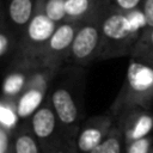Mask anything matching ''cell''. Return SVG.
<instances>
[{"label":"cell","instance_id":"4","mask_svg":"<svg viewBox=\"0 0 153 153\" xmlns=\"http://www.w3.org/2000/svg\"><path fill=\"white\" fill-rule=\"evenodd\" d=\"M110 0L98 7L92 14L81 20L80 26L74 37L71 56L67 66L85 67L97 61L102 43L103 19L109 7Z\"/></svg>","mask_w":153,"mask_h":153},{"label":"cell","instance_id":"21","mask_svg":"<svg viewBox=\"0 0 153 153\" xmlns=\"http://www.w3.org/2000/svg\"><path fill=\"white\" fill-rule=\"evenodd\" d=\"M11 133L10 129L1 124L0 127V153H10Z\"/></svg>","mask_w":153,"mask_h":153},{"label":"cell","instance_id":"17","mask_svg":"<svg viewBox=\"0 0 153 153\" xmlns=\"http://www.w3.org/2000/svg\"><path fill=\"white\" fill-rule=\"evenodd\" d=\"M13 151L14 153H39L37 139L31 129H18L14 135Z\"/></svg>","mask_w":153,"mask_h":153},{"label":"cell","instance_id":"22","mask_svg":"<svg viewBox=\"0 0 153 153\" xmlns=\"http://www.w3.org/2000/svg\"><path fill=\"white\" fill-rule=\"evenodd\" d=\"M146 27H153V0H143L141 5Z\"/></svg>","mask_w":153,"mask_h":153},{"label":"cell","instance_id":"24","mask_svg":"<svg viewBox=\"0 0 153 153\" xmlns=\"http://www.w3.org/2000/svg\"><path fill=\"white\" fill-rule=\"evenodd\" d=\"M151 153H153V148H152V151H151Z\"/></svg>","mask_w":153,"mask_h":153},{"label":"cell","instance_id":"10","mask_svg":"<svg viewBox=\"0 0 153 153\" xmlns=\"http://www.w3.org/2000/svg\"><path fill=\"white\" fill-rule=\"evenodd\" d=\"M42 65L30 61H14L6 67L2 81V99L16 102L27 86L32 74Z\"/></svg>","mask_w":153,"mask_h":153},{"label":"cell","instance_id":"2","mask_svg":"<svg viewBox=\"0 0 153 153\" xmlns=\"http://www.w3.org/2000/svg\"><path fill=\"white\" fill-rule=\"evenodd\" d=\"M134 108L153 109V66L129 57L122 87L109 111L116 120L121 114Z\"/></svg>","mask_w":153,"mask_h":153},{"label":"cell","instance_id":"23","mask_svg":"<svg viewBox=\"0 0 153 153\" xmlns=\"http://www.w3.org/2000/svg\"><path fill=\"white\" fill-rule=\"evenodd\" d=\"M54 153H67V152H65V151H56V152H54Z\"/></svg>","mask_w":153,"mask_h":153},{"label":"cell","instance_id":"5","mask_svg":"<svg viewBox=\"0 0 153 153\" xmlns=\"http://www.w3.org/2000/svg\"><path fill=\"white\" fill-rule=\"evenodd\" d=\"M57 25L59 24L48 18L37 5L35 16L19 38L18 51L14 61H30L39 63L42 53Z\"/></svg>","mask_w":153,"mask_h":153},{"label":"cell","instance_id":"13","mask_svg":"<svg viewBox=\"0 0 153 153\" xmlns=\"http://www.w3.org/2000/svg\"><path fill=\"white\" fill-rule=\"evenodd\" d=\"M19 37L11 29L6 22L5 16L1 13V25H0V57L2 62L8 66L16 60L18 51Z\"/></svg>","mask_w":153,"mask_h":153},{"label":"cell","instance_id":"11","mask_svg":"<svg viewBox=\"0 0 153 153\" xmlns=\"http://www.w3.org/2000/svg\"><path fill=\"white\" fill-rule=\"evenodd\" d=\"M36 7L37 0H5L1 13L19 38L35 16Z\"/></svg>","mask_w":153,"mask_h":153},{"label":"cell","instance_id":"9","mask_svg":"<svg viewBox=\"0 0 153 153\" xmlns=\"http://www.w3.org/2000/svg\"><path fill=\"white\" fill-rule=\"evenodd\" d=\"M115 124V118L108 111L106 114L88 118L78 130L75 143L81 153H90L109 134Z\"/></svg>","mask_w":153,"mask_h":153},{"label":"cell","instance_id":"12","mask_svg":"<svg viewBox=\"0 0 153 153\" xmlns=\"http://www.w3.org/2000/svg\"><path fill=\"white\" fill-rule=\"evenodd\" d=\"M60 126L56 112L47 96L43 104L30 118V129L37 140L44 142L50 140Z\"/></svg>","mask_w":153,"mask_h":153},{"label":"cell","instance_id":"3","mask_svg":"<svg viewBox=\"0 0 153 153\" xmlns=\"http://www.w3.org/2000/svg\"><path fill=\"white\" fill-rule=\"evenodd\" d=\"M73 67V69H68V66L63 67L59 72L61 78L57 80L56 75L48 92L60 127L66 130H78V122L80 118V104L78 99L82 92L84 73L80 75L78 74L82 67Z\"/></svg>","mask_w":153,"mask_h":153},{"label":"cell","instance_id":"16","mask_svg":"<svg viewBox=\"0 0 153 153\" xmlns=\"http://www.w3.org/2000/svg\"><path fill=\"white\" fill-rule=\"evenodd\" d=\"M124 145V137L121 128L115 122L106 137L90 153H122V146Z\"/></svg>","mask_w":153,"mask_h":153},{"label":"cell","instance_id":"14","mask_svg":"<svg viewBox=\"0 0 153 153\" xmlns=\"http://www.w3.org/2000/svg\"><path fill=\"white\" fill-rule=\"evenodd\" d=\"M106 1L109 0H65L67 19L73 22L84 20Z\"/></svg>","mask_w":153,"mask_h":153},{"label":"cell","instance_id":"8","mask_svg":"<svg viewBox=\"0 0 153 153\" xmlns=\"http://www.w3.org/2000/svg\"><path fill=\"white\" fill-rule=\"evenodd\" d=\"M115 122L123 133L124 146L153 134V109L134 108L121 114Z\"/></svg>","mask_w":153,"mask_h":153},{"label":"cell","instance_id":"6","mask_svg":"<svg viewBox=\"0 0 153 153\" xmlns=\"http://www.w3.org/2000/svg\"><path fill=\"white\" fill-rule=\"evenodd\" d=\"M57 73V71L43 66L35 71L27 86L16 100V112L18 120L25 121L31 118V116L45 100Z\"/></svg>","mask_w":153,"mask_h":153},{"label":"cell","instance_id":"19","mask_svg":"<svg viewBox=\"0 0 153 153\" xmlns=\"http://www.w3.org/2000/svg\"><path fill=\"white\" fill-rule=\"evenodd\" d=\"M152 148H153V134L127 145L126 153H151Z\"/></svg>","mask_w":153,"mask_h":153},{"label":"cell","instance_id":"1","mask_svg":"<svg viewBox=\"0 0 153 153\" xmlns=\"http://www.w3.org/2000/svg\"><path fill=\"white\" fill-rule=\"evenodd\" d=\"M146 27L141 8L126 12L111 2L102 25V43L97 61L130 56L134 45Z\"/></svg>","mask_w":153,"mask_h":153},{"label":"cell","instance_id":"20","mask_svg":"<svg viewBox=\"0 0 153 153\" xmlns=\"http://www.w3.org/2000/svg\"><path fill=\"white\" fill-rule=\"evenodd\" d=\"M143 0H110V2L117 7L118 10L130 12V11H136L141 8Z\"/></svg>","mask_w":153,"mask_h":153},{"label":"cell","instance_id":"15","mask_svg":"<svg viewBox=\"0 0 153 153\" xmlns=\"http://www.w3.org/2000/svg\"><path fill=\"white\" fill-rule=\"evenodd\" d=\"M129 57H135L153 66V27H145Z\"/></svg>","mask_w":153,"mask_h":153},{"label":"cell","instance_id":"18","mask_svg":"<svg viewBox=\"0 0 153 153\" xmlns=\"http://www.w3.org/2000/svg\"><path fill=\"white\" fill-rule=\"evenodd\" d=\"M37 5L42 12L56 24L68 22L65 0H37Z\"/></svg>","mask_w":153,"mask_h":153},{"label":"cell","instance_id":"7","mask_svg":"<svg viewBox=\"0 0 153 153\" xmlns=\"http://www.w3.org/2000/svg\"><path fill=\"white\" fill-rule=\"evenodd\" d=\"M80 23L81 20H68L57 25L42 53L39 63L43 67L60 72L63 67L67 66L71 56L72 44Z\"/></svg>","mask_w":153,"mask_h":153}]
</instances>
